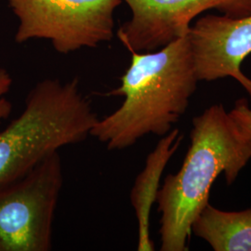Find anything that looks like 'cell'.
<instances>
[{
  "mask_svg": "<svg viewBox=\"0 0 251 251\" xmlns=\"http://www.w3.org/2000/svg\"><path fill=\"white\" fill-rule=\"evenodd\" d=\"M19 20L17 43L47 39L59 53L96 48L114 36L122 0H7Z\"/></svg>",
  "mask_w": 251,
  "mask_h": 251,
  "instance_id": "obj_5",
  "label": "cell"
},
{
  "mask_svg": "<svg viewBox=\"0 0 251 251\" xmlns=\"http://www.w3.org/2000/svg\"><path fill=\"white\" fill-rule=\"evenodd\" d=\"M229 115L251 149V108L248 100H237Z\"/></svg>",
  "mask_w": 251,
  "mask_h": 251,
  "instance_id": "obj_10",
  "label": "cell"
},
{
  "mask_svg": "<svg viewBox=\"0 0 251 251\" xmlns=\"http://www.w3.org/2000/svg\"><path fill=\"white\" fill-rule=\"evenodd\" d=\"M98 119L78 78L38 82L21 115L0 130V184L22 177L61 148L86 141Z\"/></svg>",
  "mask_w": 251,
  "mask_h": 251,
  "instance_id": "obj_3",
  "label": "cell"
},
{
  "mask_svg": "<svg viewBox=\"0 0 251 251\" xmlns=\"http://www.w3.org/2000/svg\"><path fill=\"white\" fill-rule=\"evenodd\" d=\"M63 185L59 152L22 177L0 184V251H51Z\"/></svg>",
  "mask_w": 251,
  "mask_h": 251,
  "instance_id": "obj_4",
  "label": "cell"
},
{
  "mask_svg": "<svg viewBox=\"0 0 251 251\" xmlns=\"http://www.w3.org/2000/svg\"><path fill=\"white\" fill-rule=\"evenodd\" d=\"M182 139L183 135L179 133L178 128L161 137L153 151L147 156L144 170L135 179L130 192V202L138 222L137 250L139 251H154L150 236V213L160 189L163 171L178 150Z\"/></svg>",
  "mask_w": 251,
  "mask_h": 251,
  "instance_id": "obj_8",
  "label": "cell"
},
{
  "mask_svg": "<svg viewBox=\"0 0 251 251\" xmlns=\"http://www.w3.org/2000/svg\"><path fill=\"white\" fill-rule=\"evenodd\" d=\"M192 233L215 251H251V207L225 211L207 204L192 225Z\"/></svg>",
  "mask_w": 251,
  "mask_h": 251,
  "instance_id": "obj_9",
  "label": "cell"
},
{
  "mask_svg": "<svg viewBox=\"0 0 251 251\" xmlns=\"http://www.w3.org/2000/svg\"><path fill=\"white\" fill-rule=\"evenodd\" d=\"M12 77L5 68H0V124L9 118L12 112V103L6 98L12 86Z\"/></svg>",
  "mask_w": 251,
  "mask_h": 251,
  "instance_id": "obj_11",
  "label": "cell"
},
{
  "mask_svg": "<svg viewBox=\"0 0 251 251\" xmlns=\"http://www.w3.org/2000/svg\"><path fill=\"white\" fill-rule=\"evenodd\" d=\"M107 96L121 105L98 119L90 136L109 151L124 150L148 135L163 137L185 115L198 74L188 34L153 51L131 52L128 68Z\"/></svg>",
  "mask_w": 251,
  "mask_h": 251,
  "instance_id": "obj_1",
  "label": "cell"
},
{
  "mask_svg": "<svg viewBox=\"0 0 251 251\" xmlns=\"http://www.w3.org/2000/svg\"><path fill=\"white\" fill-rule=\"evenodd\" d=\"M131 18L117 36L130 52L153 51L187 35L192 22L208 9L240 18L251 14V0H122Z\"/></svg>",
  "mask_w": 251,
  "mask_h": 251,
  "instance_id": "obj_6",
  "label": "cell"
},
{
  "mask_svg": "<svg viewBox=\"0 0 251 251\" xmlns=\"http://www.w3.org/2000/svg\"><path fill=\"white\" fill-rule=\"evenodd\" d=\"M188 37L198 80L233 77L251 99V79L241 71L251 54V14L240 18L202 16L190 27Z\"/></svg>",
  "mask_w": 251,
  "mask_h": 251,
  "instance_id": "obj_7",
  "label": "cell"
},
{
  "mask_svg": "<svg viewBox=\"0 0 251 251\" xmlns=\"http://www.w3.org/2000/svg\"><path fill=\"white\" fill-rule=\"evenodd\" d=\"M190 139L179 171L168 175L157 193L161 251H188L192 225L209 204L218 176L225 173L230 185L251 160V147L223 104L193 119Z\"/></svg>",
  "mask_w": 251,
  "mask_h": 251,
  "instance_id": "obj_2",
  "label": "cell"
}]
</instances>
